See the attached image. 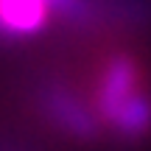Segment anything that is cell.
Wrapping results in <instances>:
<instances>
[{"mask_svg":"<svg viewBox=\"0 0 151 151\" xmlns=\"http://www.w3.org/2000/svg\"><path fill=\"white\" fill-rule=\"evenodd\" d=\"M50 0H0V31L25 37L45 25Z\"/></svg>","mask_w":151,"mask_h":151,"instance_id":"obj_1","label":"cell"}]
</instances>
